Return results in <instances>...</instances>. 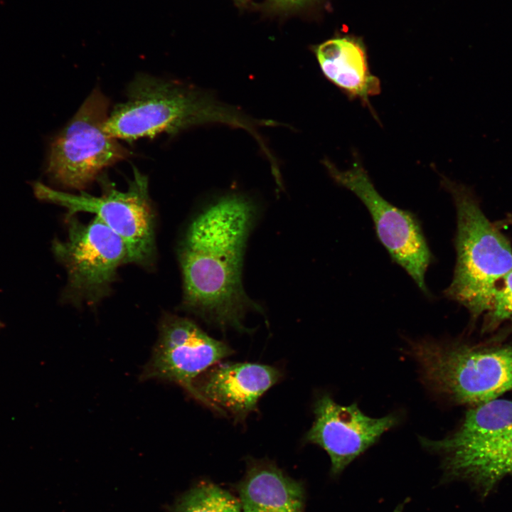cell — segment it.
Wrapping results in <instances>:
<instances>
[{"label": "cell", "instance_id": "obj_1", "mask_svg": "<svg viewBox=\"0 0 512 512\" xmlns=\"http://www.w3.org/2000/svg\"><path fill=\"white\" fill-rule=\"evenodd\" d=\"M255 216L250 200L223 197L192 220L179 245L183 307L223 331L250 332L245 314L263 312L242 282L245 247Z\"/></svg>", "mask_w": 512, "mask_h": 512}, {"label": "cell", "instance_id": "obj_2", "mask_svg": "<svg viewBox=\"0 0 512 512\" xmlns=\"http://www.w3.org/2000/svg\"><path fill=\"white\" fill-rule=\"evenodd\" d=\"M442 183L457 210V262L444 294L465 306L475 319L486 313L496 284L512 270V248L485 216L471 188L446 177Z\"/></svg>", "mask_w": 512, "mask_h": 512}, {"label": "cell", "instance_id": "obj_3", "mask_svg": "<svg viewBox=\"0 0 512 512\" xmlns=\"http://www.w3.org/2000/svg\"><path fill=\"white\" fill-rule=\"evenodd\" d=\"M407 353L437 396L457 404H479L512 389V346L479 347L420 339Z\"/></svg>", "mask_w": 512, "mask_h": 512}, {"label": "cell", "instance_id": "obj_4", "mask_svg": "<svg viewBox=\"0 0 512 512\" xmlns=\"http://www.w3.org/2000/svg\"><path fill=\"white\" fill-rule=\"evenodd\" d=\"M221 115L194 89L139 74L128 87L127 100L108 116L105 129L117 139L133 142L161 133L176 134L193 125L222 119Z\"/></svg>", "mask_w": 512, "mask_h": 512}, {"label": "cell", "instance_id": "obj_5", "mask_svg": "<svg viewBox=\"0 0 512 512\" xmlns=\"http://www.w3.org/2000/svg\"><path fill=\"white\" fill-rule=\"evenodd\" d=\"M108 107V99L95 89L52 139L46 163L50 181L81 191L105 168L130 156L131 152L105 129Z\"/></svg>", "mask_w": 512, "mask_h": 512}, {"label": "cell", "instance_id": "obj_6", "mask_svg": "<svg viewBox=\"0 0 512 512\" xmlns=\"http://www.w3.org/2000/svg\"><path fill=\"white\" fill-rule=\"evenodd\" d=\"M134 175L124 191L102 181L103 193L98 196L84 192L68 193L39 182L33 184V189L37 198L65 208L69 215L79 212L94 214L124 241L129 262L147 266L155 253L154 216L147 177L137 169Z\"/></svg>", "mask_w": 512, "mask_h": 512}, {"label": "cell", "instance_id": "obj_7", "mask_svg": "<svg viewBox=\"0 0 512 512\" xmlns=\"http://www.w3.org/2000/svg\"><path fill=\"white\" fill-rule=\"evenodd\" d=\"M68 234L53 243V250L68 274V292L90 303L109 294L119 266L129 262L127 247L114 231L97 218L84 223L69 215Z\"/></svg>", "mask_w": 512, "mask_h": 512}, {"label": "cell", "instance_id": "obj_8", "mask_svg": "<svg viewBox=\"0 0 512 512\" xmlns=\"http://www.w3.org/2000/svg\"><path fill=\"white\" fill-rule=\"evenodd\" d=\"M326 166L338 183L363 202L371 215L378 239L393 260L427 294L425 279L432 255L416 216L397 208L380 196L359 161H355L345 171L330 162H326Z\"/></svg>", "mask_w": 512, "mask_h": 512}, {"label": "cell", "instance_id": "obj_9", "mask_svg": "<svg viewBox=\"0 0 512 512\" xmlns=\"http://www.w3.org/2000/svg\"><path fill=\"white\" fill-rule=\"evenodd\" d=\"M233 353L229 346L210 337L193 321L166 315L142 378L175 383L194 397L196 378Z\"/></svg>", "mask_w": 512, "mask_h": 512}, {"label": "cell", "instance_id": "obj_10", "mask_svg": "<svg viewBox=\"0 0 512 512\" xmlns=\"http://www.w3.org/2000/svg\"><path fill=\"white\" fill-rule=\"evenodd\" d=\"M314 414V421L304 440L326 452L333 476L340 474L400 421L399 416L393 413L371 417L364 414L356 403L339 405L328 393L316 400Z\"/></svg>", "mask_w": 512, "mask_h": 512}, {"label": "cell", "instance_id": "obj_11", "mask_svg": "<svg viewBox=\"0 0 512 512\" xmlns=\"http://www.w3.org/2000/svg\"><path fill=\"white\" fill-rule=\"evenodd\" d=\"M281 377L279 369L268 365L217 363L194 380V398L222 415L242 422Z\"/></svg>", "mask_w": 512, "mask_h": 512}, {"label": "cell", "instance_id": "obj_12", "mask_svg": "<svg viewBox=\"0 0 512 512\" xmlns=\"http://www.w3.org/2000/svg\"><path fill=\"white\" fill-rule=\"evenodd\" d=\"M427 450L440 456L444 480L465 481L482 498L512 475V428L484 442Z\"/></svg>", "mask_w": 512, "mask_h": 512}, {"label": "cell", "instance_id": "obj_13", "mask_svg": "<svg viewBox=\"0 0 512 512\" xmlns=\"http://www.w3.org/2000/svg\"><path fill=\"white\" fill-rule=\"evenodd\" d=\"M238 491L242 512H304L303 484L270 461L250 458Z\"/></svg>", "mask_w": 512, "mask_h": 512}, {"label": "cell", "instance_id": "obj_14", "mask_svg": "<svg viewBox=\"0 0 512 512\" xmlns=\"http://www.w3.org/2000/svg\"><path fill=\"white\" fill-rule=\"evenodd\" d=\"M324 76L351 98L370 105L369 98L380 92V81L371 73L364 44L345 36L326 41L315 49Z\"/></svg>", "mask_w": 512, "mask_h": 512}, {"label": "cell", "instance_id": "obj_15", "mask_svg": "<svg viewBox=\"0 0 512 512\" xmlns=\"http://www.w3.org/2000/svg\"><path fill=\"white\" fill-rule=\"evenodd\" d=\"M512 428V400L494 399L474 405L459 428L447 437L432 440L420 438L426 449L476 444L494 439Z\"/></svg>", "mask_w": 512, "mask_h": 512}, {"label": "cell", "instance_id": "obj_16", "mask_svg": "<svg viewBox=\"0 0 512 512\" xmlns=\"http://www.w3.org/2000/svg\"><path fill=\"white\" fill-rule=\"evenodd\" d=\"M172 512H242L240 499L227 490L202 481L181 496Z\"/></svg>", "mask_w": 512, "mask_h": 512}, {"label": "cell", "instance_id": "obj_17", "mask_svg": "<svg viewBox=\"0 0 512 512\" xmlns=\"http://www.w3.org/2000/svg\"><path fill=\"white\" fill-rule=\"evenodd\" d=\"M486 313L489 327L512 320V270L496 284Z\"/></svg>", "mask_w": 512, "mask_h": 512}, {"label": "cell", "instance_id": "obj_18", "mask_svg": "<svg viewBox=\"0 0 512 512\" xmlns=\"http://www.w3.org/2000/svg\"><path fill=\"white\" fill-rule=\"evenodd\" d=\"M274 4L282 8H295L305 5L313 0H271Z\"/></svg>", "mask_w": 512, "mask_h": 512}, {"label": "cell", "instance_id": "obj_19", "mask_svg": "<svg viewBox=\"0 0 512 512\" xmlns=\"http://www.w3.org/2000/svg\"><path fill=\"white\" fill-rule=\"evenodd\" d=\"M406 502L407 501L405 500L404 502L400 503L398 506H397V507L394 509L393 512H402L405 506Z\"/></svg>", "mask_w": 512, "mask_h": 512}, {"label": "cell", "instance_id": "obj_20", "mask_svg": "<svg viewBox=\"0 0 512 512\" xmlns=\"http://www.w3.org/2000/svg\"><path fill=\"white\" fill-rule=\"evenodd\" d=\"M1 326V323L0 322V326Z\"/></svg>", "mask_w": 512, "mask_h": 512}]
</instances>
